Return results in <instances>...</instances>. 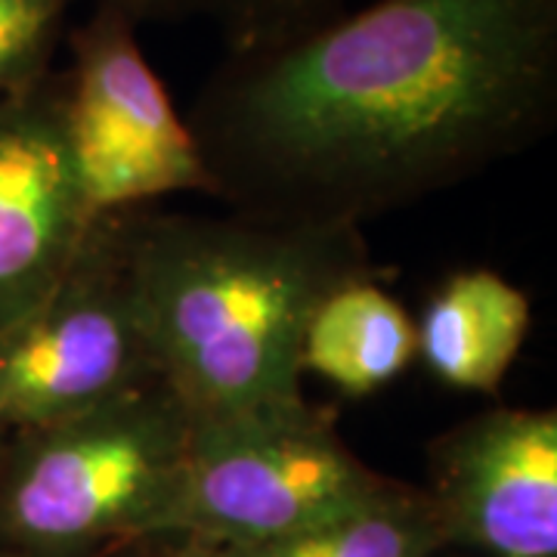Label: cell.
Masks as SVG:
<instances>
[{
	"label": "cell",
	"mask_w": 557,
	"mask_h": 557,
	"mask_svg": "<svg viewBox=\"0 0 557 557\" xmlns=\"http://www.w3.org/2000/svg\"><path fill=\"white\" fill-rule=\"evenodd\" d=\"M557 119V0H379L226 50L186 124L214 199L354 223L478 177Z\"/></svg>",
	"instance_id": "cell-1"
},
{
	"label": "cell",
	"mask_w": 557,
	"mask_h": 557,
	"mask_svg": "<svg viewBox=\"0 0 557 557\" xmlns=\"http://www.w3.org/2000/svg\"><path fill=\"white\" fill-rule=\"evenodd\" d=\"M124 245L159 375L193 421L304 399L307 322L347 278L375 273L354 223L134 208Z\"/></svg>",
	"instance_id": "cell-2"
},
{
	"label": "cell",
	"mask_w": 557,
	"mask_h": 557,
	"mask_svg": "<svg viewBox=\"0 0 557 557\" xmlns=\"http://www.w3.org/2000/svg\"><path fill=\"white\" fill-rule=\"evenodd\" d=\"M193 437L152 381L78 416L0 437V557H102L152 539Z\"/></svg>",
	"instance_id": "cell-3"
},
{
	"label": "cell",
	"mask_w": 557,
	"mask_h": 557,
	"mask_svg": "<svg viewBox=\"0 0 557 557\" xmlns=\"http://www.w3.org/2000/svg\"><path fill=\"white\" fill-rule=\"evenodd\" d=\"M387 480L347 446L335 412L307 399L193 421L152 539L211 548L260 545L357 508Z\"/></svg>",
	"instance_id": "cell-4"
},
{
	"label": "cell",
	"mask_w": 557,
	"mask_h": 557,
	"mask_svg": "<svg viewBox=\"0 0 557 557\" xmlns=\"http://www.w3.org/2000/svg\"><path fill=\"white\" fill-rule=\"evenodd\" d=\"M161 381L139 319L124 211L94 223L65 276L0 329V437Z\"/></svg>",
	"instance_id": "cell-5"
},
{
	"label": "cell",
	"mask_w": 557,
	"mask_h": 557,
	"mask_svg": "<svg viewBox=\"0 0 557 557\" xmlns=\"http://www.w3.org/2000/svg\"><path fill=\"white\" fill-rule=\"evenodd\" d=\"M137 32L121 7L97 0L65 35L69 139L94 218L149 208L177 193L214 199L199 143L143 57Z\"/></svg>",
	"instance_id": "cell-6"
},
{
	"label": "cell",
	"mask_w": 557,
	"mask_h": 557,
	"mask_svg": "<svg viewBox=\"0 0 557 557\" xmlns=\"http://www.w3.org/2000/svg\"><path fill=\"white\" fill-rule=\"evenodd\" d=\"M443 552L557 557V412L498 406L458 421L428 449Z\"/></svg>",
	"instance_id": "cell-7"
},
{
	"label": "cell",
	"mask_w": 557,
	"mask_h": 557,
	"mask_svg": "<svg viewBox=\"0 0 557 557\" xmlns=\"http://www.w3.org/2000/svg\"><path fill=\"white\" fill-rule=\"evenodd\" d=\"M97 220L69 139L65 78L53 69L0 97V329L65 276Z\"/></svg>",
	"instance_id": "cell-8"
},
{
	"label": "cell",
	"mask_w": 557,
	"mask_h": 557,
	"mask_svg": "<svg viewBox=\"0 0 557 557\" xmlns=\"http://www.w3.org/2000/svg\"><path fill=\"white\" fill-rule=\"evenodd\" d=\"M530 298L496 270H458L416 319L418 357L456 391L496 394L530 332Z\"/></svg>",
	"instance_id": "cell-9"
},
{
	"label": "cell",
	"mask_w": 557,
	"mask_h": 557,
	"mask_svg": "<svg viewBox=\"0 0 557 557\" xmlns=\"http://www.w3.org/2000/svg\"><path fill=\"white\" fill-rule=\"evenodd\" d=\"M418 357L416 319L379 273L347 278L317 307L300 344V369L347 397H372L409 372Z\"/></svg>",
	"instance_id": "cell-10"
},
{
	"label": "cell",
	"mask_w": 557,
	"mask_h": 557,
	"mask_svg": "<svg viewBox=\"0 0 557 557\" xmlns=\"http://www.w3.org/2000/svg\"><path fill=\"white\" fill-rule=\"evenodd\" d=\"M199 552L201 557H437L443 545L424 490L387 480L375 498L300 533L239 548L199 545Z\"/></svg>",
	"instance_id": "cell-11"
},
{
	"label": "cell",
	"mask_w": 557,
	"mask_h": 557,
	"mask_svg": "<svg viewBox=\"0 0 557 557\" xmlns=\"http://www.w3.org/2000/svg\"><path fill=\"white\" fill-rule=\"evenodd\" d=\"M78 0H0V97L47 78Z\"/></svg>",
	"instance_id": "cell-12"
},
{
	"label": "cell",
	"mask_w": 557,
	"mask_h": 557,
	"mask_svg": "<svg viewBox=\"0 0 557 557\" xmlns=\"http://www.w3.org/2000/svg\"><path fill=\"white\" fill-rule=\"evenodd\" d=\"M341 7L344 0H214L211 20L226 50H248L307 32L338 16Z\"/></svg>",
	"instance_id": "cell-13"
},
{
	"label": "cell",
	"mask_w": 557,
	"mask_h": 557,
	"mask_svg": "<svg viewBox=\"0 0 557 557\" xmlns=\"http://www.w3.org/2000/svg\"><path fill=\"white\" fill-rule=\"evenodd\" d=\"M109 3L121 7L137 25L211 16V10H214V0H109Z\"/></svg>",
	"instance_id": "cell-14"
},
{
	"label": "cell",
	"mask_w": 557,
	"mask_h": 557,
	"mask_svg": "<svg viewBox=\"0 0 557 557\" xmlns=\"http://www.w3.org/2000/svg\"><path fill=\"white\" fill-rule=\"evenodd\" d=\"M102 557H201V552L196 542L186 539H139Z\"/></svg>",
	"instance_id": "cell-15"
}]
</instances>
